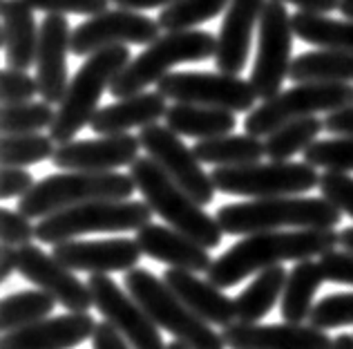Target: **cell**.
I'll return each mask as SVG.
<instances>
[{
    "label": "cell",
    "mask_w": 353,
    "mask_h": 349,
    "mask_svg": "<svg viewBox=\"0 0 353 349\" xmlns=\"http://www.w3.org/2000/svg\"><path fill=\"white\" fill-rule=\"evenodd\" d=\"M340 233L336 228H295V231H264L244 237L217 260H212L206 278L219 289L235 287L244 278L271 269L286 260H311L336 251Z\"/></svg>",
    "instance_id": "obj_1"
},
{
    "label": "cell",
    "mask_w": 353,
    "mask_h": 349,
    "mask_svg": "<svg viewBox=\"0 0 353 349\" xmlns=\"http://www.w3.org/2000/svg\"><path fill=\"white\" fill-rule=\"evenodd\" d=\"M215 217L228 235H253L277 228H336L342 222V213L329 199L297 195L226 204Z\"/></svg>",
    "instance_id": "obj_2"
},
{
    "label": "cell",
    "mask_w": 353,
    "mask_h": 349,
    "mask_svg": "<svg viewBox=\"0 0 353 349\" xmlns=\"http://www.w3.org/2000/svg\"><path fill=\"white\" fill-rule=\"evenodd\" d=\"M130 177L134 179L137 190L143 201L174 231L188 235L203 249H215L221 244V226L217 217L208 215L199 201H194L179 183H176L159 163L150 157H139L130 166Z\"/></svg>",
    "instance_id": "obj_3"
},
{
    "label": "cell",
    "mask_w": 353,
    "mask_h": 349,
    "mask_svg": "<svg viewBox=\"0 0 353 349\" xmlns=\"http://www.w3.org/2000/svg\"><path fill=\"white\" fill-rule=\"evenodd\" d=\"M130 61L132 57H130L128 45H114V48L92 54L83 63L70 81L68 92L57 108L54 123L50 126V137L59 146L74 141V137L90 126L103 92L110 90L112 81L130 66Z\"/></svg>",
    "instance_id": "obj_4"
},
{
    "label": "cell",
    "mask_w": 353,
    "mask_h": 349,
    "mask_svg": "<svg viewBox=\"0 0 353 349\" xmlns=\"http://www.w3.org/2000/svg\"><path fill=\"white\" fill-rule=\"evenodd\" d=\"M137 183L123 172H57L48 174L34 188L18 199V210L30 219H43L70 206L99 199H130Z\"/></svg>",
    "instance_id": "obj_5"
},
{
    "label": "cell",
    "mask_w": 353,
    "mask_h": 349,
    "mask_svg": "<svg viewBox=\"0 0 353 349\" xmlns=\"http://www.w3.org/2000/svg\"><path fill=\"white\" fill-rule=\"evenodd\" d=\"M217 39L206 30H176L161 34L154 43L145 45V50L130 66L121 72L110 86V94L114 99H125L145 92L148 86L159 83L170 74V68L179 63H199L215 59Z\"/></svg>",
    "instance_id": "obj_6"
},
{
    "label": "cell",
    "mask_w": 353,
    "mask_h": 349,
    "mask_svg": "<svg viewBox=\"0 0 353 349\" xmlns=\"http://www.w3.org/2000/svg\"><path fill=\"white\" fill-rule=\"evenodd\" d=\"M154 210L137 199H99L70 206L43 217L36 224V240L61 244L88 233H123L139 231L152 222Z\"/></svg>",
    "instance_id": "obj_7"
},
{
    "label": "cell",
    "mask_w": 353,
    "mask_h": 349,
    "mask_svg": "<svg viewBox=\"0 0 353 349\" xmlns=\"http://www.w3.org/2000/svg\"><path fill=\"white\" fill-rule=\"evenodd\" d=\"M125 289L159 329H165L176 341L190 349H226L224 336L199 318L192 309L168 289L163 278H157L148 269H132L125 273Z\"/></svg>",
    "instance_id": "obj_8"
},
{
    "label": "cell",
    "mask_w": 353,
    "mask_h": 349,
    "mask_svg": "<svg viewBox=\"0 0 353 349\" xmlns=\"http://www.w3.org/2000/svg\"><path fill=\"white\" fill-rule=\"evenodd\" d=\"M353 106V86L349 83H297L275 97L262 101V106L248 112L246 134L268 137L277 128L295 119L313 117L315 112H336Z\"/></svg>",
    "instance_id": "obj_9"
},
{
    "label": "cell",
    "mask_w": 353,
    "mask_h": 349,
    "mask_svg": "<svg viewBox=\"0 0 353 349\" xmlns=\"http://www.w3.org/2000/svg\"><path fill=\"white\" fill-rule=\"evenodd\" d=\"M217 192L253 199L302 195L320 186V174L311 163L268 161L248 166H224L210 172Z\"/></svg>",
    "instance_id": "obj_10"
},
{
    "label": "cell",
    "mask_w": 353,
    "mask_h": 349,
    "mask_svg": "<svg viewBox=\"0 0 353 349\" xmlns=\"http://www.w3.org/2000/svg\"><path fill=\"white\" fill-rule=\"evenodd\" d=\"M293 36V14L280 0H266L257 25V57L250 70V86L257 99L275 97L289 77Z\"/></svg>",
    "instance_id": "obj_11"
},
{
    "label": "cell",
    "mask_w": 353,
    "mask_h": 349,
    "mask_svg": "<svg viewBox=\"0 0 353 349\" xmlns=\"http://www.w3.org/2000/svg\"><path fill=\"white\" fill-rule=\"evenodd\" d=\"M157 92L176 103L221 108L235 114L248 112L257 101L250 81L224 72H170L157 83Z\"/></svg>",
    "instance_id": "obj_12"
},
{
    "label": "cell",
    "mask_w": 353,
    "mask_h": 349,
    "mask_svg": "<svg viewBox=\"0 0 353 349\" xmlns=\"http://www.w3.org/2000/svg\"><path fill=\"white\" fill-rule=\"evenodd\" d=\"M137 137L148 157L159 163L194 201L206 206L215 199L217 188L212 177L201 168V161L194 157L192 148H188L168 126H145Z\"/></svg>",
    "instance_id": "obj_13"
},
{
    "label": "cell",
    "mask_w": 353,
    "mask_h": 349,
    "mask_svg": "<svg viewBox=\"0 0 353 349\" xmlns=\"http://www.w3.org/2000/svg\"><path fill=\"white\" fill-rule=\"evenodd\" d=\"M161 36V25L134 9H105L72 32V52L92 57L114 45H150Z\"/></svg>",
    "instance_id": "obj_14"
},
{
    "label": "cell",
    "mask_w": 353,
    "mask_h": 349,
    "mask_svg": "<svg viewBox=\"0 0 353 349\" xmlns=\"http://www.w3.org/2000/svg\"><path fill=\"white\" fill-rule=\"evenodd\" d=\"M88 287L99 314H103L108 323L134 349H168L154 320L110 275H92Z\"/></svg>",
    "instance_id": "obj_15"
},
{
    "label": "cell",
    "mask_w": 353,
    "mask_h": 349,
    "mask_svg": "<svg viewBox=\"0 0 353 349\" xmlns=\"http://www.w3.org/2000/svg\"><path fill=\"white\" fill-rule=\"evenodd\" d=\"M18 273L45 293H50L68 311H90L94 305L88 284L36 244H25L18 249Z\"/></svg>",
    "instance_id": "obj_16"
},
{
    "label": "cell",
    "mask_w": 353,
    "mask_h": 349,
    "mask_svg": "<svg viewBox=\"0 0 353 349\" xmlns=\"http://www.w3.org/2000/svg\"><path fill=\"white\" fill-rule=\"evenodd\" d=\"M141 141L130 132L103 134L99 139H79L61 143L52 163L59 170L79 172H110L114 168L132 166L139 159Z\"/></svg>",
    "instance_id": "obj_17"
},
{
    "label": "cell",
    "mask_w": 353,
    "mask_h": 349,
    "mask_svg": "<svg viewBox=\"0 0 353 349\" xmlns=\"http://www.w3.org/2000/svg\"><path fill=\"white\" fill-rule=\"evenodd\" d=\"M72 52V30L63 14H48L41 23L36 52V83L43 101L57 106L68 92V54Z\"/></svg>",
    "instance_id": "obj_18"
},
{
    "label": "cell",
    "mask_w": 353,
    "mask_h": 349,
    "mask_svg": "<svg viewBox=\"0 0 353 349\" xmlns=\"http://www.w3.org/2000/svg\"><path fill=\"white\" fill-rule=\"evenodd\" d=\"M54 258L72 271L92 275H110L114 271H132L141 260L137 240L112 237V240H68L54 244Z\"/></svg>",
    "instance_id": "obj_19"
},
{
    "label": "cell",
    "mask_w": 353,
    "mask_h": 349,
    "mask_svg": "<svg viewBox=\"0 0 353 349\" xmlns=\"http://www.w3.org/2000/svg\"><path fill=\"white\" fill-rule=\"evenodd\" d=\"M221 336L228 349H333L329 332L309 323H233Z\"/></svg>",
    "instance_id": "obj_20"
},
{
    "label": "cell",
    "mask_w": 353,
    "mask_h": 349,
    "mask_svg": "<svg viewBox=\"0 0 353 349\" xmlns=\"http://www.w3.org/2000/svg\"><path fill=\"white\" fill-rule=\"evenodd\" d=\"M94 329L88 311H72L5 334L0 349H74L94 336Z\"/></svg>",
    "instance_id": "obj_21"
},
{
    "label": "cell",
    "mask_w": 353,
    "mask_h": 349,
    "mask_svg": "<svg viewBox=\"0 0 353 349\" xmlns=\"http://www.w3.org/2000/svg\"><path fill=\"white\" fill-rule=\"evenodd\" d=\"M266 0H233L226 9L217 34L215 66L224 74H235L246 68L250 45H253V30L259 25Z\"/></svg>",
    "instance_id": "obj_22"
},
{
    "label": "cell",
    "mask_w": 353,
    "mask_h": 349,
    "mask_svg": "<svg viewBox=\"0 0 353 349\" xmlns=\"http://www.w3.org/2000/svg\"><path fill=\"white\" fill-rule=\"evenodd\" d=\"M163 282L168 284V289L185 307L192 309L194 314L206 320V323L217 325V327H228L237 323L235 300H230L226 293L219 287H215L208 278L203 280L192 271L170 266V269L163 273Z\"/></svg>",
    "instance_id": "obj_23"
},
{
    "label": "cell",
    "mask_w": 353,
    "mask_h": 349,
    "mask_svg": "<svg viewBox=\"0 0 353 349\" xmlns=\"http://www.w3.org/2000/svg\"><path fill=\"white\" fill-rule=\"evenodd\" d=\"M137 244L143 255L157 262H163L174 269H185L192 273H203L210 269L212 258L208 249L190 240L188 235L174 231L168 224H145L137 231Z\"/></svg>",
    "instance_id": "obj_24"
},
{
    "label": "cell",
    "mask_w": 353,
    "mask_h": 349,
    "mask_svg": "<svg viewBox=\"0 0 353 349\" xmlns=\"http://www.w3.org/2000/svg\"><path fill=\"white\" fill-rule=\"evenodd\" d=\"M168 103L161 92H139V94L119 99L117 103H110L97 110L92 117L90 128L97 134H121L130 128L154 126L159 119H165Z\"/></svg>",
    "instance_id": "obj_25"
},
{
    "label": "cell",
    "mask_w": 353,
    "mask_h": 349,
    "mask_svg": "<svg viewBox=\"0 0 353 349\" xmlns=\"http://www.w3.org/2000/svg\"><path fill=\"white\" fill-rule=\"evenodd\" d=\"M3 48L7 68L30 70L39 52V25L25 0H3Z\"/></svg>",
    "instance_id": "obj_26"
},
{
    "label": "cell",
    "mask_w": 353,
    "mask_h": 349,
    "mask_svg": "<svg viewBox=\"0 0 353 349\" xmlns=\"http://www.w3.org/2000/svg\"><path fill=\"white\" fill-rule=\"evenodd\" d=\"M165 126L179 137H194V139H212V137L230 134L235 130V112L210 106L174 103L165 112Z\"/></svg>",
    "instance_id": "obj_27"
},
{
    "label": "cell",
    "mask_w": 353,
    "mask_h": 349,
    "mask_svg": "<svg viewBox=\"0 0 353 349\" xmlns=\"http://www.w3.org/2000/svg\"><path fill=\"white\" fill-rule=\"evenodd\" d=\"M289 79L295 83H351L353 52L318 50L304 52L291 63Z\"/></svg>",
    "instance_id": "obj_28"
},
{
    "label": "cell",
    "mask_w": 353,
    "mask_h": 349,
    "mask_svg": "<svg viewBox=\"0 0 353 349\" xmlns=\"http://www.w3.org/2000/svg\"><path fill=\"white\" fill-rule=\"evenodd\" d=\"M192 152L201 163H212L217 168L224 166H248L259 163L266 157L264 141L253 134H221L212 139H199L192 146Z\"/></svg>",
    "instance_id": "obj_29"
},
{
    "label": "cell",
    "mask_w": 353,
    "mask_h": 349,
    "mask_svg": "<svg viewBox=\"0 0 353 349\" xmlns=\"http://www.w3.org/2000/svg\"><path fill=\"white\" fill-rule=\"evenodd\" d=\"M324 282L320 262L302 260L297 262L284 284L282 293V316L286 323H304L313 311V298Z\"/></svg>",
    "instance_id": "obj_30"
},
{
    "label": "cell",
    "mask_w": 353,
    "mask_h": 349,
    "mask_svg": "<svg viewBox=\"0 0 353 349\" xmlns=\"http://www.w3.org/2000/svg\"><path fill=\"white\" fill-rule=\"evenodd\" d=\"M286 278L289 273L282 264L259 271L255 280L235 298L237 323H259L282 298Z\"/></svg>",
    "instance_id": "obj_31"
},
{
    "label": "cell",
    "mask_w": 353,
    "mask_h": 349,
    "mask_svg": "<svg viewBox=\"0 0 353 349\" xmlns=\"http://www.w3.org/2000/svg\"><path fill=\"white\" fill-rule=\"evenodd\" d=\"M293 34L309 45L322 50L353 52V21H336L327 14H293Z\"/></svg>",
    "instance_id": "obj_32"
},
{
    "label": "cell",
    "mask_w": 353,
    "mask_h": 349,
    "mask_svg": "<svg viewBox=\"0 0 353 349\" xmlns=\"http://www.w3.org/2000/svg\"><path fill=\"white\" fill-rule=\"evenodd\" d=\"M324 130V119L304 117L277 128L266 137L264 150L271 161H289L297 152H304L313 141H318V134Z\"/></svg>",
    "instance_id": "obj_33"
},
{
    "label": "cell",
    "mask_w": 353,
    "mask_h": 349,
    "mask_svg": "<svg viewBox=\"0 0 353 349\" xmlns=\"http://www.w3.org/2000/svg\"><path fill=\"white\" fill-rule=\"evenodd\" d=\"M54 307H57V300L43 289L9 293L3 300V307H0V327H3L5 334L30 327L34 323H39V320L50 318Z\"/></svg>",
    "instance_id": "obj_34"
},
{
    "label": "cell",
    "mask_w": 353,
    "mask_h": 349,
    "mask_svg": "<svg viewBox=\"0 0 353 349\" xmlns=\"http://www.w3.org/2000/svg\"><path fill=\"white\" fill-rule=\"evenodd\" d=\"M233 0H176V3L161 9L159 25L163 32L194 30L197 25L212 21L217 14L230 7Z\"/></svg>",
    "instance_id": "obj_35"
},
{
    "label": "cell",
    "mask_w": 353,
    "mask_h": 349,
    "mask_svg": "<svg viewBox=\"0 0 353 349\" xmlns=\"http://www.w3.org/2000/svg\"><path fill=\"white\" fill-rule=\"evenodd\" d=\"M57 148L50 134L30 132V134H5L3 137V166L25 168L32 163L52 159Z\"/></svg>",
    "instance_id": "obj_36"
},
{
    "label": "cell",
    "mask_w": 353,
    "mask_h": 349,
    "mask_svg": "<svg viewBox=\"0 0 353 349\" xmlns=\"http://www.w3.org/2000/svg\"><path fill=\"white\" fill-rule=\"evenodd\" d=\"M57 110L48 101H25L3 106V134H30L50 128Z\"/></svg>",
    "instance_id": "obj_37"
},
{
    "label": "cell",
    "mask_w": 353,
    "mask_h": 349,
    "mask_svg": "<svg viewBox=\"0 0 353 349\" xmlns=\"http://www.w3.org/2000/svg\"><path fill=\"white\" fill-rule=\"evenodd\" d=\"M304 161L313 168L333 172H353V137L313 141L304 152Z\"/></svg>",
    "instance_id": "obj_38"
},
{
    "label": "cell",
    "mask_w": 353,
    "mask_h": 349,
    "mask_svg": "<svg viewBox=\"0 0 353 349\" xmlns=\"http://www.w3.org/2000/svg\"><path fill=\"white\" fill-rule=\"evenodd\" d=\"M306 323L324 329V332L353 325V293H331V296L315 302Z\"/></svg>",
    "instance_id": "obj_39"
},
{
    "label": "cell",
    "mask_w": 353,
    "mask_h": 349,
    "mask_svg": "<svg viewBox=\"0 0 353 349\" xmlns=\"http://www.w3.org/2000/svg\"><path fill=\"white\" fill-rule=\"evenodd\" d=\"M318 188L322 190V197L329 199L340 213L353 217V177L349 172L324 170Z\"/></svg>",
    "instance_id": "obj_40"
},
{
    "label": "cell",
    "mask_w": 353,
    "mask_h": 349,
    "mask_svg": "<svg viewBox=\"0 0 353 349\" xmlns=\"http://www.w3.org/2000/svg\"><path fill=\"white\" fill-rule=\"evenodd\" d=\"M25 3L45 14H81L92 18L110 9L112 0H25Z\"/></svg>",
    "instance_id": "obj_41"
},
{
    "label": "cell",
    "mask_w": 353,
    "mask_h": 349,
    "mask_svg": "<svg viewBox=\"0 0 353 349\" xmlns=\"http://www.w3.org/2000/svg\"><path fill=\"white\" fill-rule=\"evenodd\" d=\"M36 94H39V83L25 70L7 68L3 72V106L25 103V101H32Z\"/></svg>",
    "instance_id": "obj_42"
},
{
    "label": "cell",
    "mask_w": 353,
    "mask_h": 349,
    "mask_svg": "<svg viewBox=\"0 0 353 349\" xmlns=\"http://www.w3.org/2000/svg\"><path fill=\"white\" fill-rule=\"evenodd\" d=\"M36 237V226L30 222V217L21 210L3 208V246H16L21 249L25 244H32Z\"/></svg>",
    "instance_id": "obj_43"
},
{
    "label": "cell",
    "mask_w": 353,
    "mask_h": 349,
    "mask_svg": "<svg viewBox=\"0 0 353 349\" xmlns=\"http://www.w3.org/2000/svg\"><path fill=\"white\" fill-rule=\"evenodd\" d=\"M322 266L324 280L353 287V253L351 251H329L318 260Z\"/></svg>",
    "instance_id": "obj_44"
},
{
    "label": "cell",
    "mask_w": 353,
    "mask_h": 349,
    "mask_svg": "<svg viewBox=\"0 0 353 349\" xmlns=\"http://www.w3.org/2000/svg\"><path fill=\"white\" fill-rule=\"evenodd\" d=\"M32 188H34V177H32L30 170L3 166V186H0V197L3 199L23 197Z\"/></svg>",
    "instance_id": "obj_45"
},
{
    "label": "cell",
    "mask_w": 353,
    "mask_h": 349,
    "mask_svg": "<svg viewBox=\"0 0 353 349\" xmlns=\"http://www.w3.org/2000/svg\"><path fill=\"white\" fill-rule=\"evenodd\" d=\"M92 349H134L123 336H121L117 329L103 320L99 323L94 329V336H92Z\"/></svg>",
    "instance_id": "obj_46"
},
{
    "label": "cell",
    "mask_w": 353,
    "mask_h": 349,
    "mask_svg": "<svg viewBox=\"0 0 353 349\" xmlns=\"http://www.w3.org/2000/svg\"><path fill=\"white\" fill-rule=\"evenodd\" d=\"M324 130L340 137H353V106L329 112L324 117Z\"/></svg>",
    "instance_id": "obj_47"
},
{
    "label": "cell",
    "mask_w": 353,
    "mask_h": 349,
    "mask_svg": "<svg viewBox=\"0 0 353 349\" xmlns=\"http://www.w3.org/2000/svg\"><path fill=\"white\" fill-rule=\"evenodd\" d=\"M280 3H289L300 7V12L309 14H331L340 7V0H280Z\"/></svg>",
    "instance_id": "obj_48"
},
{
    "label": "cell",
    "mask_w": 353,
    "mask_h": 349,
    "mask_svg": "<svg viewBox=\"0 0 353 349\" xmlns=\"http://www.w3.org/2000/svg\"><path fill=\"white\" fill-rule=\"evenodd\" d=\"M18 271V249L16 246H3L0 253V282H7Z\"/></svg>",
    "instance_id": "obj_49"
},
{
    "label": "cell",
    "mask_w": 353,
    "mask_h": 349,
    "mask_svg": "<svg viewBox=\"0 0 353 349\" xmlns=\"http://www.w3.org/2000/svg\"><path fill=\"white\" fill-rule=\"evenodd\" d=\"M176 3V0H112V5L121 9H134V12H145V9H154V7H168Z\"/></svg>",
    "instance_id": "obj_50"
},
{
    "label": "cell",
    "mask_w": 353,
    "mask_h": 349,
    "mask_svg": "<svg viewBox=\"0 0 353 349\" xmlns=\"http://www.w3.org/2000/svg\"><path fill=\"white\" fill-rule=\"evenodd\" d=\"M340 244L345 251H351L353 253V226H347L340 231Z\"/></svg>",
    "instance_id": "obj_51"
},
{
    "label": "cell",
    "mask_w": 353,
    "mask_h": 349,
    "mask_svg": "<svg viewBox=\"0 0 353 349\" xmlns=\"http://www.w3.org/2000/svg\"><path fill=\"white\" fill-rule=\"evenodd\" d=\"M333 349H353V336L351 334H340L333 338Z\"/></svg>",
    "instance_id": "obj_52"
},
{
    "label": "cell",
    "mask_w": 353,
    "mask_h": 349,
    "mask_svg": "<svg viewBox=\"0 0 353 349\" xmlns=\"http://www.w3.org/2000/svg\"><path fill=\"white\" fill-rule=\"evenodd\" d=\"M340 14L347 16L349 21H353V0H340Z\"/></svg>",
    "instance_id": "obj_53"
},
{
    "label": "cell",
    "mask_w": 353,
    "mask_h": 349,
    "mask_svg": "<svg viewBox=\"0 0 353 349\" xmlns=\"http://www.w3.org/2000/svg\"><path fill=\"white\" fill-rule=\"evenodd\" d=\"M168 349H190L188 345H183L181 341H172L170 345H168Z\"/></svg>",
    "instance_id": "obj_54"
}]
</instances>
